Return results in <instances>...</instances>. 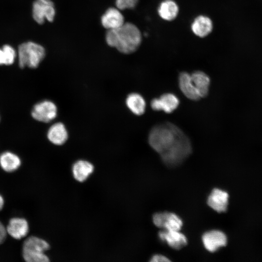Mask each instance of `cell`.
Wrapping results in <instances>:
<instances>
[{
	"instance_id": "6da1fadb",
	"label": "cell",
	"mask_w": 262,
	"mask_h": 262,
	"mask_svg": "<svg viewBox=\"0 0 262 262\" xmlns=\"http://www.w3.org/2000/svg\"><path fill=\"white\" fill-rule=\"evenodd\" d=\"M148 142L152 148L160 154L164 164L169 167L181 164L192 151L189 137L170 122L153 126L149 132Z\"/></svg>"
},
{
	"instance_id": "7a4b0ae2",
	"label": "cell",
	"mask_w": 262,
	"mask_h": 262,
	"mask_svg": "<svg viewBox=\"0 0 262 262\" xmlns=\"http://www.w3.org/2000/svg\"><path fill=\"white\" fill-rule=\"evenodd\" d=\"M105 40L109 46L116 48L121 53L128 54L139 48L142 42V35L136 25L125 22L119 28L108 30Z\"/></svg>"
},
{
	"instance_id": "3957f363",
	"label": "cell",
	"mask_w": 262,
	"mask_h": 262,
	"mask_svg": "<svg viewBox=\"0 0 262 262\" xmlns=\"http://www.w3.org/2000/svg\"><path fill=\"white\" fill-rule=\"evenodd\" d=\"M45 49L38 44L32 42L24 43L18 49L19 66L21 68H36L45 57Z\"/></svg>"
},
{
	"instance_id": "277c9868",
	"label": "cell",
	"mask_w": 262,
	"mask_h": 262,
	"mask_svg": "<svg viewBox=\"0 0 262 262\" xmlns=\"http://www.w3.org/2000/svg\"><path fill=\"white\" fill-rule=\"evenodd\" d=\"M49 248L44 239L31 236L25 240L22 246V256L27 262H48L49 257L44 252Z\"/></svg>"
},
{
	"instance_id": "5b68a950",
	"label": "cell",
	"mask_w": 262,
	"mask_h": 262,
	"mask_svg": "<svg viewBox=\"0 0 262 262\" xmlns=\"http://www.w3.org/2000/svg\"><path fill=\"white\" fill-rule=\"evenodd\" d=\"M58 114L55 103L50 100L40 101L34 105L31 110V116L35 120L49 123L53 120Z\"/></svg>"
},
{
	"instance_id": "8992f818",
	"label": "cell",
	"mask_w": 262,
	"mask_h": 262,
	"mask_svg": "<svg viewBox=\"0 0 262 262\" xmlns=\"http://www.w3.org/2000/svg\"><path fill=\"white\" fill-rule=\"evenodd\" d=\"M55 15V9L50 0H35L33 5V16L38 24L44 23L45 19L53 21Z\"/></svg>"
},
{
	"instance_id": "52a82bcc",
	"label": "cell",
	"mask_w": 262,
	"mask_h": 262,
	"mask_svg": "<svg viewBox=\"0 0 262 262\" xmlns=\"http://www.w3.org/2000/svg\"><path fill=\"white\" fill-rule=\"evenodd\" d=\"M152 220L156 227L167 230H180L183 225L179 216L167 212L155 213Z\"/></svg>"
},
{
	"instance_id": "ba28073f",
	"label": "cell",
	"mask_w": 262,
	"mask_h": 262,
	"mask_svg": "<svg viewBox=\"0 0 262 262\" xmlns=\"http://www.w3.org/2000/svg\"><path fill=\"white\" fill-rule=\"evenodd\" d=\"M179 99L174 94L166 93L159 98L152 99L150 106L152 110L156 111H163L170 114L175 111L179 106Z\"/></svg>"
},
{
	"instance_id": "9c48e42d",
	"label": "cell",
	"mask_w": 262,
	"mask_h": 262,
	"mask_svg": "<svg viewBox=\"0 0 262 262\" xmlns=\"http://www.w3.org/2000/svg\"><path fill=\"white\" fill-rule=\"evenodd\" d=\"M205 248L211 252H214L221 247L226 246L227 237L222 231L212 230L206 232L202 237Z\"/></svg>"
},
{
	"instance_id": "30bf717a",
	"label": "cell",
	"mask_w": 262,
	"mask_h": 262,
	"mask_svg": "<svg viewBox=\"0 0 262 262\" xmlns=\"http://www.w3.org/2000/svg\"><path fill=\"white\" fill-rule=\"evenodd\" d=\"M229 195L223 190L213 189L207 199V204L211 208L218 213L225 212L229 204Z\"/></svg>"
},
{
	"instance_id": "8fae6325",
	"label": "cell",
	"mask_w": 262,
	"mask_h": 262,
	"mask_svg": "<svg viewBox=\"0 0 262 262\" xmlns=\"http://www.w3.org/2000/svg\"><path fill=\"white\" fill-rule=\"evenodd\" d=\"M158 236L161 241L174 249H180L187 244V238L180 230L163 229L159 232Z\"/></svg>"
},
{
	"instance_id": "7c38bea8",
	"label": "cell",
	"mask_w": 262,
	"mask_h": 262,
	"mask_svg": "<svg viewBox=\"0 0 262 262\" xmlns=\"http://www.w3.org/2000/svg\"><path fill=\"white\" fill-rule=\"evenodd\" d=\"M7 233L12 238L20 240L28 234L29 223L27 220L21 217H13L10 219L6 227Z\"/></svg>"
},
{
	"instance_id": "4fadbf2b",
	"label": "cell",
	"mask_w": 262,
	"mask_h": 262,
	"mask_svg": "<svg viewBox=\"0 0 262 262\" xmlns=\"http://www.w3.org/2000/svg\"><path fill=\"white\" fill-rule=\"evenodd\" d=\"M101 23L107 30L115 29L125 23L124 17L117 8L111 7L102 16Z\"/></svg>"
},
{
	"instance_id": "5bb4252c",
	"label": "cell",
	"mask_w": 262,
	"mask_h": 262,
	"mask_svg": "<svg viewBox=\"0 0 262 262\" xmlns=\"http://www.w3.org/2000/svg\"><path fill=\"white\" fill-rule=\"evenodd\" d=\"M179 85L182 93L188 99L197 101L201 98L192 81L191 75L187 72L180 73Z\"/></svg>"
},
{
	"instance_id": "9a60e30c",
	"label": "cell",
	"mask_w": 262,
	"mask_h": 262,
	"mask_svg": "<svg viewBox=\"0 0 262 262\" xmlns=\"http://www.w3.org/2000/svg\"><path fill=\"white\" fill-rule=\"evenodd\" d=\"M47 136L52 144L60 146L66 142L68 137V133L65 125L59 122L50 126L48 130Z\"/></svg>"
},
{
	"instance_id": "2e32d148",
	"label": "cell",
	"mask_w": 262,
	"mask_h": 262,
	"mask_svg": "<svg viewBox=\"0 0 262 262\" xmlns=\"http://www.w3.org/2000/svg\"><path fill=\"white\" fill-rule=\"evenodd\" d=\"M191 28L196 36L203 38L208 36L212 32L213 23L208 16L200 15L195 18Z\"/></svg>"
},
{
	"instance_id": "e0dca14e",
	"label": "cell",
	"mask_w": 262,
	"mask_h": 262,
	"mask_svg": "<svg viewBox=\"0 0 262 262\" xmlns=\"http://www.w3.org/2000/svg\"><path fill=\"white\" fill-rule=\"evenodd\" d=\"M192 81L201 98L206 97L209 93L210 78L202 71H196L191 74Z\"/></svg>"
},
{
	"instance_id": "ac0fdd59",
	"label": "cell",
	"mask_w": 262,
	"mask_h": 262,
	"mask_svg": "<svg viewBox=\"0 0 262 262\" xmlns=\"http://www.w3.org/2000/svg\"><path fill=\"white\" fill-rule=\"evenodd\" d=\"M21 161L16 153L6 151L0 154V166L4 171L12 173L20 166Z\"/></svg>"
},
{
	"instance_id": "d6986e66",
	"label": "cell",
	"mask_w": 262,
	"mask_h": 262,
	"mask_svg": "<svg viewBox=\"0 0 262 262\" xmlns=\"http://www.w3.org/2000/svg\"><path fill=\"white\" fill-rule=\"evenodd\" d=\"M179 8L177 3L173 0H164L158 8V13L163 19L172 21L178 15Z\"/></svg>"
},
{
	"instance_id": "ffe728a7",
	"label": "cell",
	"mask_w": 262,
	"mask_h": 262,
	"mask_svg": "<svg viewBox=\"0 0 262 262\" xmlns=\"http://www.w3.org/2000/svg\"><path fill=\"white\" fill-rule=\"evenodd\" d=\"M126 104L128 108L135 115H142L145 112L146 101L139 93L133 92L129 94L126 99Z\"/></svg>"
},
{
	"instance_id": "44dd1931",
	"label": "cell",
	"mask_w": 262,
	"mask_h": 262,
	"mask_svg": "<svg viewBox=\"0 0 262 262\" xmlns=\"http://www.w3.org/2000/svg\"><path fill=\"white\" fill-rule=\"evenodd\" d=\"M72 173L75 179L80 182L85 180L94 170L93 164L89 162L80 160L73 165Z\"/></svg>"
},
{
	"instance_id": "7402d4cb",
	"label": "cell",
	"mask_w": 262,
	"mask_h": 262,
	"mask_svg": "<svg viewBox=\"0 0 262 262\" xmlns=\"http://www.w3.org/2000/svg\"><path fill=\"white\" fill-rule=\"evenodd\" d=\"M16 56V52L11 46L4 45L0 48V66L12 65Z\"/></svg>"
},
{
	"instance_id": "603a6c76",
	"label": "cell",
	"mask_w": 262,
	"mask_h": 262,
	"mask_svg": "<svg viewBox=\"0 0 262 262\" xmlns=\"http://www.w3.org/2000/svg\"><path fill=\"white\" fill-rule=\"evenodd\" d=\"M139 0H116L115 5L119 10L133 9L135 7Z\"/></svg>"
},
{
	"instance_id": "cb8c5ba5",
	"label": "cell",
	"mask_w": 262,
	"mask_h": 262,
	"mask_svg": "<svg viewBox=\"0 0 262 262\" xmlns=\"http://www.w3.org/2000/svg\"><path fill=\"white\" fill-rule=\"evenodd\" d=\"M152 262H170V260L168 259L167 257L161 255V254H155L153 255L150 261Z\"/></svg>"
},
{
	"instance_id": "d4e9b609",
	"label": "cell",
	"mask_w": 262,
	"mask_h": 262,
	"mask_svg": "<svg viewBox=\"0 0 262 262\" xmlns=\"http://www.w3.org/2000/svg\"><path fill=\"white\" fill-rule=\"evenodd\" d=\"M7 233L6 227L0 221V245L2 244L5 241Z\"/></svg>"
},
{
	"instance_id": "484cf974",
	"label": "cell",
	"mask_w": 262,
	"mask_h": 262,
	"mask_svg": "<svg viewBox=\"0 0 262 262\" xmlns=\"http://www.w3.org/2000/svg\"><path fill=\"white\" fill-rule=\"evenodd\" d=\"M4 204V200L2 196L0 194V211L3 208Z\"/></svg>"
},
{
	"instance_id": "4316f807",
	"label": "cell",
	"mask_w": 262,
	"mask_h": 262,
	"mask_svg": "<svg viewBox=\"0 0 262 262\" xmlns=\"http://www.w3.org/2000/svg\"></svg>"
}]
</instances>
